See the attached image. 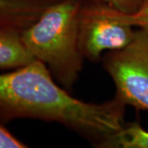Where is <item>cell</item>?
I'll use <instances>...</instances> for the list:
<instances>
[{
    "mask_svg": "<svg viewBox=\"0 0 148 148\" xmlns=\"http://www.w3.org/2000/svg\"><path fill=\"white\" fill-rule=\"evenodd\" d=\"M33 60L35 58L23 42L21 32L0 28V69H16Z\"/></svg>",
    "mask_w": 148,
    "mask_h": 148,
    "instance_id": "obj_6",
    "label": "cell"
},
{
    "mask_svg": "<svg viewBox=\"0 0 148 148\" xmlns=\"http://www.w3.org/2000/svg\"><path fill=\"white\" fill-rule=\"evenodd\" d=\"M83 0H59L33 25L21 32L22 40L35 59L49 70L64 88L71 90L82 69L78 19Z\"/></svg>",
    "mask_w": 148,
    "mask_h": 148,
    "instance_id": "obj_2",
    "label": "cell"
},
{
    "mask_svg": "<svg viewBox=\"0 0 148 148\" xmlns=\"http://www.w3.org/2000/svg\"><path fill=\"white\" fill-rule=\"evenodd\" d=\"M123 19V12L83 0L79 12L78 40L83 58L98 61L105 51L118 50L132 41L135 31Z\"/></svg>",
    "mask_w": 148,
    "mask_h": 148,
    "instance_id": "obj_4",
    "label": "cell"
},
{
    "mask_svg": "<svg viewBox=\"0 0 148 148\" xmlns=\"http://www.w3.org/2000/svg\"><path fill=\"white\" fill-rule=\"evenodd\" d=\"M123 19L132 27H138L140 29L148 31V0H143L138 10L132 13H123Z\"/></svg>",
    "mask_w": 148,
    "mask_h": 148,
    "instance_id": "obj_8",
    "label": "cell"
},
{
    "mask_svg": "<svg viewBox=\"0 0 148 148\" xmlns=\"http://www.w3.org/2000/svg\"><path fill=\"white\" fill-rule=\"evenodd\" d=\"M104 148H148V131L138 122L125 123L100 145Z\"/></svg>",
    "mask_w": 148,
    "mask_h": 148,
    "instance_id": "obj_7",
    "label": "cell"
},
{
    "mask_svg": "<svg viewBox=\"0 0 148 148\" xmlns=\"http://www.w3.org/2000/svg\"><path fill=\"white\" fill-rule=\"evenodd\" d=\"M59 0H0V28L22 32Z\"/></svg>",
    "mask_w": 148,
    "mask_h": 148,
    "instance_id": "obj_5",
    "label": "cell"
},
{
    "mask_svg": "<svg viewBox=\"0 0 148 148\" xmlns=\"http://www.w3.org/2000/svg\"><path fill=\"white\" fill-rule=\"evenodd\" d=\"M88 1L102 3L128 14L136 12L143 2V0H88Z\"/></svg>",
    "mask_w": 148,
    "mask_h": 148,
    "instance_id": "obj_9",
    "label": "cell"
},
{
    "mask_svg": "<svg viewBox=\"0 0 148 148\" xmlns=\"http://www.w3.org/2000/svg\"><path fill=\"white\" fill-rule=\"evenodd\" d=\"M103 67L115 85V97L126 106L148 111V31H135L126 47L108 51Z\"/></svg>",
    "mask_w": 148,
    "mask_h": 148,
    "instance_id": "obj_3",
    "label": "cell"
},
{
    "mask_svg": "<svg viewBox=\"0 0 148 148\" xmlns=\"http://www.w3.org/2000/svg\"><path fill=\"white\" fill-rule=\"evenodd\" d=\"M40 60L0 74V123L19 119L54 122L99 147L121 130L126 106L114 96L101 104L74 98Z\"/></svg>",
    "mask_w": 148,
    "mask_h": 148,
    "instance_id": "obj_1",
    "label": "cell"
},
{
    "mask_svg": "<svg viewBox=\"0 0 148 148\" xmlns=\"http://www.w3.org/2000/svg\"><path fill=\"white\" fill-rule=\"evenodd\" d=\"M26 143L15 137L9 130L0 123V148H26Z\"/></svg>",
    "mask_w": 148,
    "mask_h": 148,
    "instance_id": "obj_10",
    "label": "cell"
}]
</instances>
